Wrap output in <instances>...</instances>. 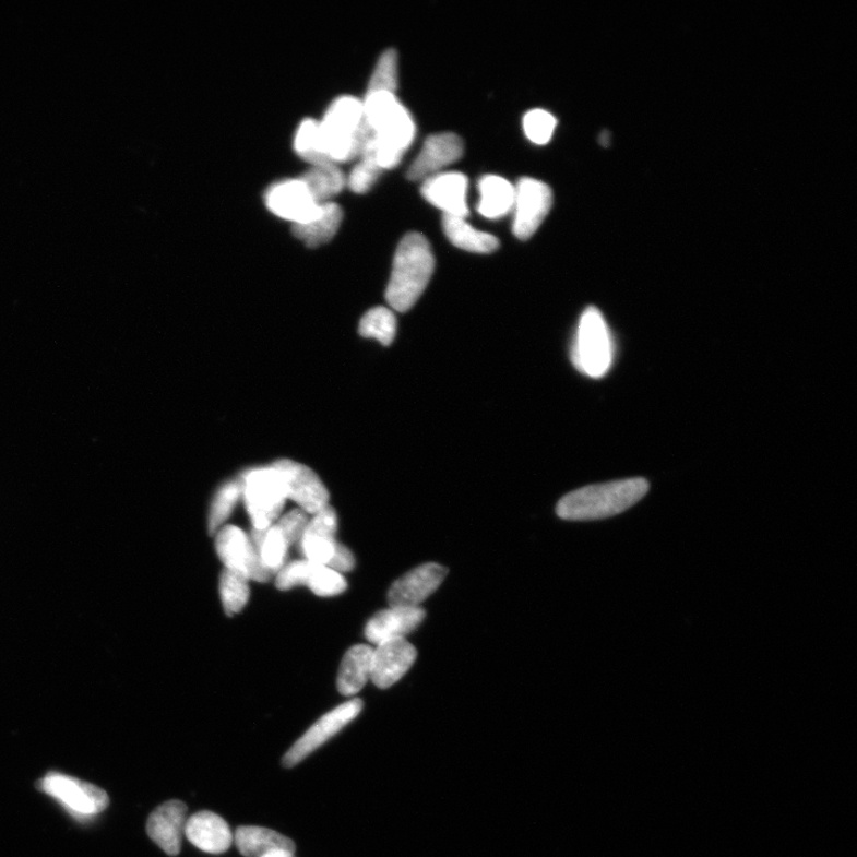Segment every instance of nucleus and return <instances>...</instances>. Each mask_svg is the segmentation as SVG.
Instances as JSON below:
<instances>
[{
  "label": "nucleus",
  "instance_id": "18",
  "mask_svg": "<svg viewBox=\"0 0 857 857\" xmlns=\"http://www.w3.org/2000/svg\"><path fill=\"white\" fill-rule=\"evenodd\" d=\"M185 836L194 847L210 854H222L230 849L234 835L226 821L210 811L194 813L185 825Z\"/></svg>",
  "mask_w": 857,
  "mask_h": 857
},
{
  "label": "nucleus",
  "instance_id": "7",
  "mask_svg": "<svg viewBox=\"0 0 857 857\" xmlns=\"http://www.w3.org/2000/svg\"><path fill=\"white\" fill-rule=\"evenodd\" d=\"M514 190L512 231L517 239L529 240L549 214L552 192L546 182L534 178L521 179Z\"/></svg>",
  "mask_w": 857,
  "mask_h": 857
},
{
  "label": "nucleus",
  "instance_id": "36",
  "mask_svg": "<svg viewBox=\"0 0 857 857\" xmlns=\"http://www.w3.org/2000/svg\"><path fill=\"white\" fill-rule=\"evenodd\" d=\"M311 562L308 560L289 562L283 567L275 579V586L288 591L296 586L306 585Z\"/></svg>",
  "mask_w": 857,
  "mask_h": 857
},
{
  "label": "nucleus",
  "instance_id": "33",
  "mask_svg": "<svg viewBox=\"0 0 857 857\" xmlns=\"http://www.w3.org/2000/svg\"><path fill=\"white\" fill-rule=\"evenodd\" d=\"M557 118L550 112L536 109L525 114L523 118V129L527 139L538 146L547 144L557 128Z\"/></svg>",
  "mask_w": 857,
  "mask_h": 857
},
{
  "label": "nucleus",
  "instance_id": "26",
  "mask_svg": "<svg viewBox=\"0 0 857 857\" xmlns=\"http://www.w3.org/2000/svg\"><path fill=\"white\" fill-rule=\"evenodd\" d=\"M297 154L312 166L333 164L324 151L321 124L308 118L299 126L295 139Z\"/></svg>",
  "mask_w": 857,
  "mask_h": 857
},
{
  "label": "nucleus",
  "instance_id": "24",
  "mask_svg": "<svg viewBox=\"0 0 857 857\" xmlns=\"http://www.w3.org/2000/svg\"><path fill=\"white\" fill-rule=\"evenodd\" d=\"M216 551L227 570L240 573L248 579L247 570L252 543L240 527L234 525L222 527L216 535Z\"/></svg>",
  "mask_w": 857,
  "mask_h": 857
},
{
  "label": "nucleus",
  "instance_id": "39",
  "mask_svg": "<svg viewBox=\"0 0 857 857\" xmlns=\"http://www.w3.org/2000/svg\"><path fill=\"white\" fill-rule=\"evenodd\" d=\"M599 142L602 146L608 147L611 142V133H609V131H603V133L599 136Z\"/></svg>",
  "mask_w": 857,
  "mask_h": 857
},
{
  "label": "nucleus",
  "instance_id": "28",
  "mask_svg": "<svg viewBox=\"0 0 857 857\" xmlns=\"http://www.w3.org/2000/svg\"><path fill=\"white\" fill-rule=\"evenodd\" d=\"M359 333L365 338H374L384 346H391L397 334V319L384 307H377L364 316Z\"/></svg>",
  "mask_w": 857,
  "mask_h": 857
},
{
  "label": "nucleus",
  "instance_id": "11",
  "mask_svg": "<svg viewBox=\"0 0 857 857\" xmlns=\"http://www.w3.org/2000/svg\"><path fill=\"white\" fill-rule=\"evenodd\" d=\"M265 200L274 215L294 224L309 221L319 213L321 206L300 178L274 183Z\"/></svg>",
  "mask_w": 857,
  "mask_h": 857
},
{
  "label": "nucleus",
  "instance_id": "6",
  "mask_svg": "<svg viewBox=\"0 0 857 857\" xmlns=\"http://www.w3.org/2000/svg\"><path fill=\"white\" fill-rule=\"evenodd\" d=\"M37 787L78 820L95 819L109 807V797L105 790L59 772L46 774Z\"/></svg>",
  "mask_w": 857,
  "mask_h": 857
},
{
  "label": "nucleus",
  "instance_id": "4",
  "mask_svg": "<svg viewBox=\"0 0 857 857\" xmlns=\"http://www.w3.org/2000/svg\"><path fill=\"white\" fill-rule=\"evenodd\" d=\"M571 358L580 373L593 379L603 378L611 368V335L602 312L595 307L587 308L580 318Z\"/></svg>",
  "mask_w": 857,
  "mask_h": 857
},
{
  "label": "nucleus",
  "instance_id": "23",
  "mask_svg": "<svg viewBox=\"0 0 857 857\" xmlns=\"http://www.w3.org/2000/svg\"><path fill=\"white\" fill-rule=\"evenodd\" d=\"M479 192L478 211L485 218L498 219L511 213L516 190L509 180L498 176H485L479 180Z\"/></svg>",
  "mask_w": 857,
  "mask_h": 857
},
{
  "label": "nucleus",
  "instance_id": "8",
  "mask_svg": "<svg viewBox=\"0 0 857 857\" xmlns=\"http://www.w3.org/2000/svg\"><path fill=\"white\" fill-rule=\"evenodd\" d=\"M362 707L361 699L356 698L328 712L288 749L283 759L284 766L286 769L297 766L298 763L311 755L314 750H318L343 728H346L350 722L360 715Z\"/></svg>",
  "mask_w": 857,
  "mask_h": 857
},
{
  "label": "nucleus",
  "instance_id": "21",
  "mask_svg": "<svg viewBox=\"0 0 857 857\" xmlns=\"http://www.w3.org/2000/svg\"><path fill=\"white\" fill-rule=\"evenodd\" d=\"M234 841L237 849L246 857H262L273 850L296 853V845L272 829L261 826H240L236 830Z\"/></svg>",
  "mask_w": 857,
  "mask_h": 857
},
{
  "label": "nucleus",
  "instance_id": "22",
  "mask_svg": "<svg viewBox=\"0 0 857 857\" xmlns=\"http://www.w3.org/2000/svg\"><path fill=\"white\" fill-rule=\"evenodd\" d=\"M442 226L447 239L466 252L491 254L499 248L496 236L473 228L466 218L443 215Z\"/></svg>",
  "mask_w": 857,
  "mask_h": 857
},
{
  "label": "nucleus",
  "instance_id": "9",
  "mask_svg": "<svg viewBox=\"0 0 857 857\" xmlns=\"http://www.w3.org/2000/svg\"><path fill=\"white\" fill-rule=\"evenodd\" d=\"M272 467L281 474L286 498L300 510L314 514L329 505L326 487L311 468L287 459L275 461Z\"/></svg>",
  "mask_w": 857,
  "mask_h": 857
},
{
  "label": "nucleus",
  "instance_id": "27",
  "mask_svg": "<svg viewBox=\"0 0 857 857\" xmlns=\"http://www.w3.org/2000/svg\"><path fill=\"white\" fill-rule=\"evenodd\" d=\"M250 539L259 546L260 557L269 570L278 573L285 566L288 545L278 527L272 525L266 531L253 529Z\"/></svg>",
  "mask_w": 857,
  "mask_h": 857
},
{
  "label": "nucleus",
  "instance_id": "30",
  "mask_svg": "<svg viewBox=\"0 0 857 857\" xmlns=\"http://www.w3.org/2000/svg\"><path fill=\"white\" fill-rule=\"evenodd\" d=\"M241 496L242 483L240 481H231L221 487L210 510L209 532L211 535L217 534L223 523L229 519Z\"/></svg>",
  "mask_w": 857,
  "mask_h": 857
},
{
  "label": "nucleus",
  "instance_id": "29",
  "mask_svg": "<svg viewBox=\"0 0 857 857\" xmlns=\"http://www.w3.org/2000/svg\"><path fill=\"white\" fill-rule=\"evenodd\" d=\"M249 580L234 571L224 569L221 575V598L228 616L239 614L249 600Z\"/></svg>",
  "mask_w": 857,
  "mask_h": 857
},
{
  "label": "nucleus",
  "instance_id": "1",
  "mask_svg": "<svg viewBox=\"0 0 857 857\" xmlns=\"http://www.w3.org/2000/svg\"><path fill=\"white\" fill-rule=\"evenodd\" d=\"M648 491L650 483L643 478L591 485L564 496L557 513L564 521L609 519L634 507Z\"/></svg>",
  "mask_w": 857,
  "mask_h": 857
},
{
  "label": "nucleus",
  "instance_id": "35",
  "mask_svg": "<svg viewBox=\"0 0 857 857\" xmlns=\"http://www.w3.org/2000/svg\"><path fill=\"white\" fill-rule=\"evenodd\" d=\"M309 521L308 513L297 509L286 513L285 516L274 525L278 527L279 532L283 534L288 547H291L293 545L300 543Z\"/></svg>",
  "mask_w": 857,
  "mask_h": 857
},
{
  "label": "nucleus",
  "instance_id": "25",
  "mask_svg": "<svg viewBox=\"0 0 857 857\" xmlns=\"http://www.w3.org/2000/svg\"><path fill=\"white\" fill-rule=\"evenodd\" d=\"M301 181L319 204L328 203L329 200L338 194L347 182L345 175L335 164L313 166L306 175L300 177Z\"/></svg>",
  "mask_w": 857,
  "mask_h": 857
},
{
  "label": "nucleus",
  "instance_id": "5",
  "mask_svg": "<svg viewBox=\"0 0 857 857\" xmlns=\"http://www.w3.org/2000/svg\"><path fill=\"white\" fill-rule=\"evenodd\" d=\"M242 496L257 531H266L278 520L286 502L281 474L272 465L249 471L242 478Z\"/></svg>",
  "mask_w": 857,
  "mask_h": 857
},
{
  "label": "nucleus",
  "instance_id": "14",
  "mask_svg": "<svg viewBox=\"0 0 857 857\" xmlns=\"http://www.w3.org/2000/svg\"><path fill=\"white\" fill-rule=\"evenodd\" d=\"M417 652L405 639H395L373 648L371 679L379 689H389L413 667Z\"/></svg>",
  "mask_w": 857,
  "mask_h": 857
},
{
  "label": "nucleus",
  "instance_id": "17",
  "mask_svg": "<svg viewBox=\"0 0 857 857\" xmlns=\"http://www.w3.org/2000/svg\"><path fill=\"white\" fill-rule=\"evenodd\" d=\"M421 608H389L376 614L365 628L366 639L379 645L395 639H405L425 621Z\"/></svg>",
  "mask_w": 857,
  "mask_h": 857
},
{
  "label": "nucleus",
  "instance_id": "2",
  "mask_svg": "<svg viewBox=\"0 0 857 857\" xmlns=\"http://www.w3.org/2000/svg\"><path fill=\"white\" fill-rule=\"evenodd\" d=\"M435 270V258L426 236L410 233L403 237L393 260L386 288L389 306L398 312L414 308L424 295Z\"/></svg>",
  "mask_w": 857,
  "mask_h": 857
},
{
  "label": "nucleus",
  "instance_id": "10",
  "mask_svg": "<svg viewBox=\"0 0 857 857\" xmlns=\"http://www.w3.org/2000/svg\"><path fill=\"white\" fill-rule=\"evenodd\" d=\"M448 574L439 563H426L395 582L389 591L390 608H419L437 591Z\"/></svg>",
  "mask_w": 857,
  "mask_h": 857
},
{
  "label": "nucleus",
  "instance_id": "20",
  "mask_svg": "<svg viewBox=\"0 0 857 857\" xmlns=\"http://www.w3.org/2000/svg\"><path fill=\"white\" fill-rule=\"evenodd\" d=\"M342 209L332 202L321 204L319 213L309 221L294 224L297 239L310 248L322 246L333 239L342 223Z\"/></svg>",
  "mask_w": 857,
  "mask_h": 857
},
{
  "label": "nucleus",
  "instance_id": "19",
  "mask_svg": "<svg viewBox=\"0 0 857 857\" xmlns=\"http://www.w3.org/2000/svg\"><path fill=\"white\" fill-rule=\"evenodd\" d=\"M373 648L355 645L343 657L337 676V689L343 695L358 694L372 676Z\"/></svg>",
  "mask_w": 857,
  "mask_h": 857
},
{
  "label": "nucleus",
  "instance_id": "38",
  "mask_svg": "<svg viewBox=\"0 0 857 857\" xmlns=\"http://www.w3.org/2000/svg\"><path fill=\"white\" fill-rule=\"evenodd\" d=\"M262 857H296V856L295 853L293 852L279 849V850H273L266 855H263Z\"/></svg>",
  "mask_w": 857,
  "mask_h": 857
},
{
  "label": "nucleus",
  "instance_id": "12",
  "mask_svg": "<svg viewBox=\"0 0 857 857\" xmlns=\"http://www.w3.org/2000/svg\"><path fill=\"white\" fill-rule=\"evenodd\" d=\"M421 195L426 201L443 211L444 216L466 218L468 179L459 171H441L421 185Z\"/></svg>",
  "mask_w": 857,
  "mask_h": 857
},
{
  "label": "nucleus",
  "instance_id": "34",
  "mask_svg": "<svg viewBox=\"0 0 857 857\" xmlns=\"http://www.w3.org/2000/svg\"><path fill=\"white\" fill-rule=\"evenodd\" d=\"M360 157L361 162L353 168L347 180L350 190L355 193H366L371 190L382 174L372 153L365 152Z\"/></svg>",
  "mask_w": 857,
  "mask_h": 857
},
{
  "label": "nucleus",
  "instance_id": "13",
  "mask_svg": "<svg viewBox=\"0 0 857 857\" xmlns=\"http://www.w3.org/2000/svg\"><path fill=\"white\" fill-rule=\"evenodd\" d=\"M464 155V142L453 133L429 136L407 170V178L413 181L426 180L461 159Z\"/></svg>",
  "mask_w": 857,
  "mask_h": 857
},
{
  "label": "nucleus",
  "instance_id": "32",
  "mask_svg": "<svg viewBox=\"0 0 857 857\" xmlns=\"http://www.w3.org/2000/svg\"><path fill=\"white\" fill-rule=\"evenodd\" d=\"M397 86L398 56L395 50L389 49L379 58L367 92L388 91L395 94Z\"/></svg>",
  "mask_w": 857,
  "mask_h": 857
},
{
  "label": "nucleus",
  "instance_id": "15",
  "mask_svg": "<svg viewBox=\"0 0 857 857\" xmlns=\"http://www.w3.org/2000/svg\"><path fill=\"white\" fill-rule=\"evenodd\" d=\"M188 808L180 800H169L157 808L147 822V833L167 855L177 856L181 849Z\"/></svg>",
  "mask_w": 857,
  "mask_h": 857
},
{
  "label": "nucleus",
  "instance_id": "3",
  "mask_svg": "<svg viewBox=\"0 0 857 857\" xmlns=\"http://www.w3.org/2000/svg\"><path fill=\"white\" fill-rule=\"evenodd\" d=\"M320 124L325 154L335 165L360 156L373 139L364 123L362 100L355 97L335 99Z\"/></svg>",
  "mask_w": 857,
  "mask_h": 857
},
{
  "label": "nucleus",
  "instance_id": "16",
  "mask_svg": "<svg viewBox=\"0 0 857 857\" xmlns=\"http://www.w3.org/2000/svg\"><path fill=\"white\" fill-rule=\"evenodd\" d=\"M337 514L331 505H326L309 521L300 539L302 554L308 561L328 564L336 548Z\"/></svg>",
  "mask_w": 857,
  "mask_h": 857
},
{
  "label": "nucleus",
  "instance_id": "31",
  "mask_svg": "<svg viewBox=\"0 0 857 857\" xmlns=\"http://www.w3.org/2000/svg\"><path fill=\"white\" fill-rule=\"evenodd\" d=\"M316 596L334 597L347 588L346 579L325 564L311 562L307 584Z\"/></svg>",
  "mask_w": 857,
  "mask_h": 857
},
{
  "label": "nucleus",
  "instance_id": "37",
  "mask_svg": "<svg viewBox=\"0 0 857 857\" xmlns=\"http://www.w3.org/2000/svg\"><path fill=\"white\" fill-rule=\"evenodd\" d=\"M326 566L340 574L352 572L355 567V558L346 546L337 544L334 556Z\"/></svg>",
  "mask_w": 857,
  "mask_h": 857
}]
</instances>
